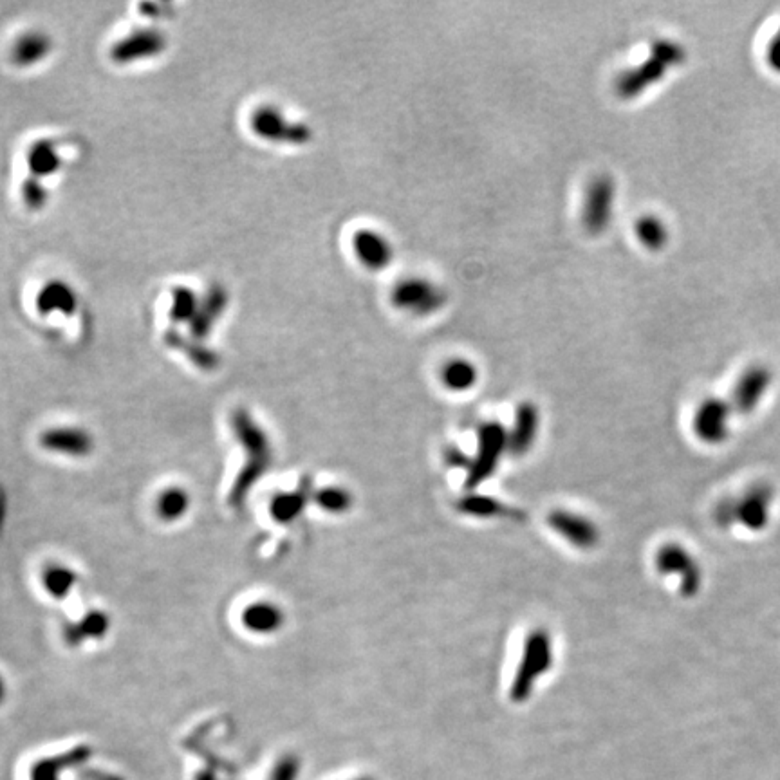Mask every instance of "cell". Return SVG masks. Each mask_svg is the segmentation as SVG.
Segmentation results:
<instances>
[{
	"mask_svg": "<svg viewBox=\"0 0 780 780\" xmlns=\"http://www.w3.org/2000/svg\"><path fill=\"white\" fill-rule=\"evenodd\" d=\"M687 58L685 47L672 40H656L647 60L638 67L623 71L616 80V94L623 100L638 98L649 87L663 80L672 67L683 64Z\"/></svg>",
	"mask_w": 780,
	"mask_h": 780,
	"instance_id": "6da1fadb",
	"label": "cell"
},
{
	"mask_svg": "<svg viewBox=\"0 0 780 780\" xmlns=\"http://www.w3.org/2000/svg\"><path fill=\"white\" fill-rule=\"evenodd\" d=\"M773 495L775 493L770 484H753L743 495L719 502L714 511L715 522L721 528H732L739 524L746 530H764L770 520Z\"/></svg>",
	"mask_w": 780,
	"mask_h": 780,
	"instance_id": "7a4b0ae2",
	"label": "cell"
},
{
	"mask_svg": "<svg viewBox=\"0 0 780 780\" xmlns=\"http://www.w3.org/2000/svg\"><path fill=\"white\" fill-rule=\"evenodd\" d=\"M553 667V640L544 629H535L524 641L519 667L511 681L510 697L513 703H526L539 679Z\"/></svg>",
	"mask_w": 780,
	"mask_h": 780,
	"instance_id": "3957f363",
	"label": "cell"
},
{
	"mask_svg": "<svg viewBox=\"0 0 780 780\" xmlns=\"http://www.w3.org/2000/svg\"><path fill=\"white\" fill-rule=\"evenodd\" d=\"M506 452H510V432L497 421L483 423L477 430V452L466 472V490L474 492L492 479Z\"/></svg>",
	"mask_w": 780,
	"mask_h": 780,
	"instance_id": "277c9868",
	"label": "cell"
},
{
	"mask_svg": "<svg viewBox=\"0 0 780 780\" xmlns=\"http://www.w3.org/2000/svg\"><path fill=\"white\" fill-rule=\"evenodd\" d=\"M233 428H235L246 454L250 457L244 472L239 475V483L235 488L237 490L235 495H241L244 490L248 493L251 484L262 477L266 468L270 466L271 446L266 432L255 423V419L251 418L250 412H246V410H237L233 414Z\"/></svg>",
	"mask_w": 780,
	"mask_h": 780,
	"instance_id": "5b68a950",
	"label": "cell"
},
{
	"mask_svg": "<svg viewBox=\"0 0 780 780\" xmlns=\"http://www.w3.org/2000/svg\"><path fill=\"white\" fill-rule=\"evenodd\" d=\"M392 306L410 315L428 316L446 304V293L427 279H405L392 289Z\"/></svg>",
	"mask_w": 780,
	"mask_h": 780,
	"instance_id": "8992f818",
	"label": "cell"
},
{
	"mask_svg": "<svg viewBox=\"0 0 780 780\" xmlns=\"http://www.w3.org/2000/svg\"><path fill=\"white\" fill-rule=\"evenodd\" d=\"M616 183L611 176H596L585 192L582 223L589 235H602L613 223Z\"/></svg>",
	"mask_w": 780,
	"mask_h": 780,
	"instance_id": "52a82bcc",
	"label": "cell"
},
{
	"mask_svg": "<svg viewBox=\"0 0 780 780\" xmlns=\"http://www.w3.org/2000/svg\"><path fill=\"white\" fill-rule=\"evenodd\" d=\"M251 129L262 140L275 143L306 145L313 138V130L306 123L286 120L280 109L273 105H264L251 116Z\"/></svg>",
	"mask_w": 780,
	"mask_h": 780,
	"instance_id": "ba28073f",
	"label": "cell"
},
{
	"mask_svg": "<svg viewBox=\"0 0 780 780\" xmlns=\"http://www.w3.org/2000/svg\"><path fill=\"white\" fill-rule=\"evenodd\" d=\"M656 567L663 576H678L681 595L692 598L703 584V571L696 558L679 544H665L656 555Z\"/></svg>",
	"mask_w": 780,
	"mask_h": 780,
	"instance_id": "9c48e42d",
	"label": "cell"
},
{
	"mask_svg": "<svg viewBox=\"0 0 780 780\" xmlns=\"http://www.w3.org/2000/svg\"><path fill=\"white\" fill-rule=\"evenodd\" d=\"M167 49V35L158 28H138L121 38L111 49L116 64H129L143 58L159 55Z\"/></svg>",
	"mask_w": 780,
	"mask_h": 780,
	"instance_id": "30bf717a",
	"label": "cell"
},
{
	"mask_svg": "<svg viewBox=\"0 0 780 780\" xmlns=\"http://www.w3.org/2000/svg\"><path fill=\"white\" fill-rule=\"evenodd\" d=\"M548 524L558 537L567 540L575 548L593 549L600 542V530L595 522L575 511H551Z\"/></svg>",
	"mask_w": 780,
	"mask_h": 780,
	"instance_id": "8fae6325",
	"label": "cell"
},
{
	"mask_svg": "<svg viewBox=\"0 0 780 780\" xmlns=\"http://www.w3.org/2000/svg\"><path fill=\"white\" fill-rule=\"evenodd\" d=\"M38 443L51 454L84 459L94 452V437L80 427H51L40 434Z\"/></svg>",
	"mask_w": 780,
	"mask_h": 780,
	"instance_id": "7c38bea8",
	"label": "cell"
},
{
	"mask_svg": "<svg viewBox=\"0 0 780 780\" xmlns=\"http://www.w3.org/2000/svg\"><path fill=\"white\" fill-rule=\"evenodd\" d=\"M732 405L717 398H708L697 407L694 414V434L703 443L719 445L728 437Z\"/></svg>",
	"mask_w": 780,
	"mask_h": 780,
	"instance_id": "4fadbf2b",
	"label": "cell"
},
{
	"mask_svg": "<svg viewBox=\"0 0 780 780\" xmlns=\"http://www.w3.org/2000/svg\"><path fill=\"white\" fill-rule=\"evenodd\" d=\"M771 371L764 365H753L750 369L741 374V378L735 383L734 392H732V410L739 414H752L759 407L762 398L770 390Z\"/></svg>",
	"mask_w": 780,
	"mask_h": 780,
	"instance_id": "5bb4252c",
	"label": "cell"
},
{
	"mask_svg": "<svg viewBox=\"0 0 780 780\" xmlns=\"http://www.w3.org/2000/svg\"><path fill=\"white\" fill-rule=\"evenodd\" d=\"M239 620L244 631L257 636H271L284 627L286 613L271 600H253L242 607Z\"/></svg>",
	"mask_w": 780,
	"mask_h": 780,
	"instance_id": "9a60e30c",
	"label": "cell"
},
{
	"mask_svg": "<svg viewBox=\"0 0 780 780\" xmlns=\"http://www.w3.org/2000/svg\"><path fill=\"white\" fill-rule=\"evenodd\" d=\"M540 428V410L531 401H522L515 410V421L510 430V452L526 455L535 445Z\"/></svg>",
	"mask_w": 780,
	"mask_h": 780,
	"instance_id": "2e32d148",
	"label": "cell"
},
{
	"mask_svg": "<svg viewBox=\"0 0 780 780\" xmlns=\"http://www.w3.org/2000/svg\"><path fill=\"white\" fill-rule=\"evenodd\" d=\"M353 250L358 260L369 270L380 271L392 264V244L380 232L360 230L353 237Z\"/></svg>",
	"mask_w": 780,
	"mask_h": 780,
	"instance_id": "e0dca14e",
	"label": "cell"
},
{
	"mask_svg": "<svg viewBox=\"0 0 780 780\" xmlns=\"http://www.w3.org/2000/svg\"><path fill=\"white\" fill-rule=\"evenodd\" d=\"M228 306V291L223 286H212L199 300V306L190 322V333L195 340H203L210 335L215 322L223 315Z\"/></svg>",
	"mask_w": 780,
	"mask_h": 780,
	"instance_id": "ac0fdd59",
	"label": "cell"
},
{
	"mask_svg": "<svg viewBox=\"0 0 780 780\" xmlns=\"http://www.w3.org/2000/svg\"><path fill=\"white\" fill-rule=\"evenodd\" d=\"M190 508H192L190 493L183 486H177V484H170L167 488H163L156 495V501H154V511H156L158 519L167 522V524H174V522L185 519Z\"/></svg>",
	"mask_w": 780,
	"mask_h": 780,
	"instance_id": "d6986e66",
	"label": "cell"
},
{
	"mask_svg": "<svg viewBox=\"0 0 780 780\" xmlns=\"http://www.w3.org/2000/svg\"><path fill=\"white\" fill-rule=\"evenodd\" d=\"M37 307L42 315L55 311L62 315H73L78 307V297L71 286H67L62 280H53L38 293Z\"/></svg>",
	"mask_w": 780,
	"mask_h": 780,
	"instance_id": "ffe728a7",
	"label": "cell"
},
{
	"mask_svg": "<svg viewBox=\"0 0 780 780\" xmlns=\"http://www.w3.org/2000/svg\"><path fill=\"white\" fill-rule=\"evenodd\" d=\"M53 49V40L42 31H29L15 42L11 49V60L19 67L38 64Z\"/></svg>",
	"mask_w": 780,
	"mask_h": 780,
	"instance_id": "44dd1931",
	"label": "cell"
},
{
	"mask_svg": "<svg viewBox=\"0 0 780 780\" xmlns=\"http://www.w3.org/2000/svg\"><path fill=\"white\" fill-rule=\"evenodd\" d=\"M62 167V158L55 141L40 140L28 150V168L31 176H53Z\"/></svg>",
	"mask_w": 780,
	"mask_h": 780,
	"instance_id": "7402d4cb",
	"label": "cell"
},
{
	"mask_svg": "<svg viewBox=\"0 0 780 780\" xmlns=\"http://www.w3.org/2000/svg\"><path fill=\"white\" fill-rule=\"evenodd\" d=\"M40 582H42V587L46 589L47 595L55 600H64L71 595V591L78 584V575L71 567L64 566V564H53L42 571Z\"/></svg>",
	"mask_w": 780,
	"mask_h": 780,
	"instance_id": "603a6c76",
	"label": "cell"
},
{
	"mask_svg": "<svg viewBox=\"0 0 780 780\" xmlns=\"http://www.w3.org/2000/svg\"><path fill=\"white\" fill-rule=\"evenodd\" d=\"M477 380H479L477 367L463 358L450 360L441 369V381L446 389L452 392H466L474 387Z\"/></svg>",
	"mask_w": 780,
	"mask_h": 780,
	"instance_id": "cb8c5ba5",
	"label": "cell"
},
{
	"mask_svg": "<svg viewBox=\"0 0 780 780\" xmlns=\"http://www.w3.org/2000/svg\"><path fill=\"white\" fill-rule=\"evenodd\" d=\"M309 501H311V495L306 490L279 493L271 501V517H273V520L280 522V524H291V522H295L304 513Z\"/></svg>",
	"mask_w": 780,
	"mask_h": 780,
	"instance_id": "d4e9b609",
	"label": "cell"
},
{
	"mask_svg": "<svg viewBox=\"0 0 780 780\" xmlns=\"http://www.w3.org/2000/svg\"><path fill=\"white\" fill-rule=\"evenodd\" d=\"M457 511L465 513L468 517L477 519H493V517H506L511 510L501 501L481 495V493H468L463 499L457 501Z\"/></svg>",
	"mask_w": 780,
	"mask_h": 780,
	"instance_id": "484cf974",
	"label": "cell"
},
{
	"mask_svg": "<svg viewBox=\"0 0 780 780\" xmlns=\"http://www.w3.org/2000/svg\"><path fill=\"white\" fill-rule=\"evenodd\" d=\"M638 241L650 251H660L669 242V228L658 215H643L636 223Z\"/></svg>",
	"mask_w": 780,
	"mask_h": 780,
	"instance_id": "4316f807",
	"label": "cell"
},
{
	"mask_svg": "<svg viewBox=\"0 0 780 780\" xmlns=\"http://www.w3.org/2000/svg\"><path fill=\"white\" fill-rule=\"evenodd\" d=\"M311 501L315 502L320 510L340 515L351 510L353 495L342 486H324L311 495Z\"/></svg>",
	"mask_w": 780,
	"mask_h": 780,
	"instance_id": "83f0119b",
	"label": "cell"
},
{
	"mask_svg": "<svg viewBox=\"0 0 780 780\" xmlns=\"http://www.w3.org/2000/svg\"><path fill=\"white\" fill-rule=\"evenodd\" d=\"M165 342L188 354L192 358V362L195 365H199L201 369H214L215 365H217V360H219V356L214 351H208L205 347H199L197 344L186 342L185 338H181L177 331H167Z\"/></svg>",
	"mask_w": 780,
	"mask_h": 780,
	"instance_id": "f1b7e54d",
	"label": "cell"
},
{
	"mask_svg": "<svg viewBox=\"0 0 780 780\" xmlns=\"http://www.w3.org/2000/svg\"><path fill=\"white\" fill-rule=\"evenodd\" d=\"M197 306H199V298L195 297L192 289H172V307H170L172 322H176V324L192 322Z\"/></svg>",
	"mask_w": 780,
	"mask_h": 780,
	"instance_id": "f546056e",
	"label": "cell"
},
{
	"mask_svg": "<svg viewBox=\"0 0 780 780\" xmlns=\"http://www.w3.org/2000/svg\"><path fill=\"white\" fill-rule=\"evenodd\" d=\"M22 199H24V203H26L29 210H40V208H44L47 203L46 186L40 183L38 177H28V179L22 183Z\"/></svg>",
	"mask_w": 780,
	"mask_h": 780,
	"instance_id": "4dcf8cb0",
	"label": "cell"
},
{
	"mask_svg": "<svg viewBox=\"0 0 780 780\" xmlns=\"http://www.w3.org/2000/svg\"><path fill=\"white\" fill-rule=\"evenodd\" d=\"M84 638H102L109 629V618L103 613H91L82 620Z\"/></svg>",
	"mask_w": 780,
	"mask_h": 780,
	"instance_id": "1f68e13d",
	"label": "cell"
},
{
	"mask_svg": "<svg viewBox=\"0 0 780 780\" xmlns=\"http://www.w3.org/2000/svg\"><path fill=\"white\" fill-rule=\"evenodd\" d=\"M298 771H300V762L297 757L288 755L275 766L271 780H297Z\"/></svg>",
	"mask_w": 780,
	"mask_h": 780,
	"instance_id": "d6a6232c",
	"label": "cell"
},
{
	"mask_svg": "<svg viewBox=\"0 0 780 780\" xmlns=\"http://www.w3.org/2000/svg\"><path fill=\"white\" fill-rule=\"evenodd\" d=\"M445 461L448 466H455V468H465L468 472V468L472 465V459L468 455L463 454L459 448L450 446L445 452Z\"/></svg>",
	"mask_w": 780,
	"mask_h": 780,
	"instance_id": "836d02e7",
	"label": "cell"
},
{
	"mask_svg": "<svg viewBox=\"0 0 780 780\" xmlns=\"http://www.w3.org/2000/svg\"><path fill=\"white\" fill-rule=\"evenodd\" d=\"M766 58H768V64H770L771 69L777 71L780 75V29L779 33H777L770 42Z\"/></svg>",
	"mask_w": 780,
	"mask_h": 780,
	"instance_id": "e575fe53",
	"label": "cell"
},
{
	"mask_svg": "<svg viewBox=\"0 0 780 780\" xmlns=\"http://www.w3.org/2000/svg\"><path fill=\"white\" fill-rule=\"evenodd\" d=\"M6 697H8V683H6L4 676L0 674V705H4Z\"/></svg>",
	"mask_w": 780,
	"mask_h": 780,
	"instance_id": "d590c367",
	"label": "cell"
},
{
	"mask_svg": "<svg viewBox=\"0 0 780 780\" xmlns=\"http://www.w3.org/2000/svg\"><path fill=\"white\" fill-rule=\"evenodd\" d=\"M362 780H371V779H362Z\"/></svg>",
	"mask_w": 780,
	"mask_h": 780,
	"instance_id": "8d00e7d4",
	"label": "cell"
}]
</instances>
